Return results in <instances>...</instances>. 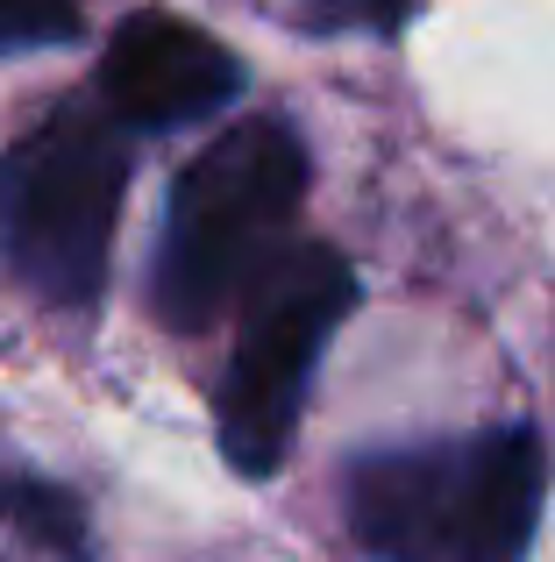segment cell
<instances>
[{"label":"cell","instance_id":"1","mask_svg":"<svg viewBox=\"0 0 555 562\" xmlns=\"http://www.w3.org/2000/svg\"><path fill=\"white\" fill-rule=\"evenodd\" d=\"M548 449L528 420L385 449L349 470V535L377 562H528Z\"/></svg>","mask_w":555,"mask_h":562},{"label":"cell","instance_id":"2","mask_svg":"<svg viewBox=\"0 0 555 562\" xmlns=\"http://www.w3.org/2000/svg\"><path fill=\"white\" fill-rule=\"evenodd\" d=\"M306 150L278 114L236 122L179 171L157 243L150 306L165 328L200 335L228 300L278 257V235L299 214Z\"/></svg>","mask_w":555,"mask_h":562},{"label":"cell","instance_id":"3","mask_svg":"<svg viewBox=\"0 0 555 562\" xmlns=\"http://www.w3.org/2000/svg\"><path fill=\"white\" fill-rule=\"evenodd\" d=\"M122 192V128L93 108H57L0 157V263L50 306H93L107 285Z\"/></svg>","mask_w":555,"mask_h":562},{"label":"cell","instance_id":"4","mask_svg":"<svg viewBox=\"0 0 555 562\" xmlns=\"http://www.w3.org/2000/svg\"><path fill=\"white\" fill-rule=\"evenodd\" d=\"M242 292L250 306H242L236 357L214 398V427H222V456L242 477H271L299 435L306 378L335 342L342 314L356 306V271L335 243H292Z\"/></svg>","mask_w":555,"mask_h":562},{"label":"cell","instance_id":"5","mask_svg":"<svg viewBox=\"0 0 555 562\" xmlns=\"http://www.w3.org/2000/svg\"><path fill=\"white\" fill-rule=\"evenodd\" d=\"M242 93V57L214 43L207 29L179 22L165 8H143L114 29L100 57V100L122 128H185L222 114Z\"/></svg>","mask_w":555,"mask_h":562},{"label":"cell","instance_id":"6","mask_svg":"<svg viewBox=\"0 0 555 562\" xmlns=\"http://www.w3.org/2000/svg\"><path fill=\"white\" fill-rule=\"evenodd\" d=\"M86 29L79 0H0V50H50Z\"/></svg>","mask_w":555,"mask_h":562},{"label":"cell","instance_id":"7","mask_svg":"<svg viewBox=\"0 0 555 562\" xmlns=\"http://www.w3.org/2000/svg\"><path fill=\"white\" fill-rule=\"evenodd\" d=\"M306 22L335 29V22H377V29H399L414 14V0H299Z\"/></svg>","mask_w":555,"mask_h":562}]
</instances>
